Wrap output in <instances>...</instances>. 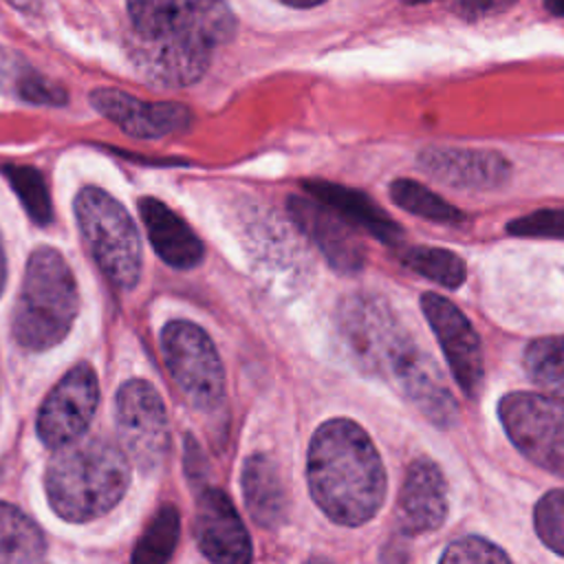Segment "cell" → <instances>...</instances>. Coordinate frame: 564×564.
Segmentation results:
<instances>
[{"label": "cell", "mask_w": 564, "mask_h": 564, "mask_svg": "<svg viewBox=\"0 0 564 564\" xmlns=\"http://www.w3.org/2000/svg\"><path fill=\"white\" fill-rule=\"evenodd\" d=\"M130 29L126 51L143 82L183 88L209 68L216 46L236 35L225 0H126Z\"/></svg>", "instance_id": "6da1fadb"}, {"label": "cell", "mask_w": 564, "mask_h": 564, "mask_svg": "<svg viewBox=\"0 0 564 564\" xmlns=\"http://www.w3.org/2000/svg\"><path fill=\"white\" fill-rule=\"evenodd\" d=\"M306 482L324 516L344 527L375 518L386 498L383 460L368 432L350 419H330L315 430Z\"/></svg>", "instance_id": "7a4b0ae2"}, {"label": "cell", "mask_w": 564, "mask_h": 564, "mask_svg": "<svg viewBox=\"0 0 564 564\" xmlns=\"http://www.w3.org/2000/svg\"><path fill=\"white\" fill-rule=\"evenodd\" d=\"M130 485L126 449L104 436H79L53 449L44 471L51 509L66 522H90L108 513Z\"/></svg>", "instance_id": "3957f363"}, {"label": "cell", "mask_w": 564, "mask_h": 564, "mask_svg": "<svg viewBox=\"0 0 564 564\" xmlns=\"http://www.w3.org/2000/svg\"><path fill=\"white\" fill-rule=\"evenodd\" d=\"M79 308L75 275L53 247H37L24 267L11 333L26 350H48L70 330Z\"/></svg>", "instance_id": "277c9868"}, {"label": "cell", "mask_w": 564, "mask_h": 564, "mask_svg": "<svg viewBox=\"0 0 564 564\" xmlns=\"http://www.w3.org/2000/svg\"><path fill=\"white\" fill-rule=\"evenodd\" d=\"M79 234L101 273L121 291L137 286L143 251L130 212L106 189L86 185L75 196Z\"/></svg>", "instance_id": "5b68a950"}, {"label": "cell", "mask_w": 564, "mask_h": 564, "mask_svg": "<svg viewBox=\"0 0 564 564\" xmlns=\"http://www.w3.org/2000/svg\"><path fill=\"white\" fill-rule=\"evenodd\" d=\"M161 350L167 370L198 410H214L225 397V370L212 337L194 322L172 319L161 330Z\"/></svg>", "instance_id": "8992f818"}, {"label": "cell", "mask_w": 564, "mask_h": 564, "mask_svg": "<svg viewBox=\"0 0 564 564\" xmlns=\"http://www.w3.org/2000/svg\"><path fill=\"white\" fill-rule=\"evenodd\" d=\"M337 328L355 364L370 375H388L410 339L390 304L372 293L346 295L337 308Z\"/></svg>", "instance_id": "52a82bcc"}, {"label": "cell", "mask_w": 564, "mask_h": 564, "mask_svg": "<svg viewBox=\"0 0 564 564\" xmlns=\"http://www.w3.org/2000/svg\"><path fill=\"white\" fill-rule=\"evenodd\" d=\"M511 443L538 467L564 476V405L549 394L509 392L498 403Z\"/></svg>", "instance_id": "ba28073f"}, {"label": "cell", "mask_w": 564, "mask_h": 564, "mask_svg": "<svg viewBox=\"0 0 564 564\" xmlns=\"http://www.w3.org/2000/svg\"><path fill=\"white\" fill-rule=\"evenodd\" d=\"M119 445L143 471L156 469L170 447V427L159 390L145 379L126 381L115 397Z\"/></svg>", "instance_id": "9c48e42d"}, {"label": "cell", "mask_w": 564, "mask_h": 564, "mask_svg": "<svg viewBox=\"0 0 564 564\" xmlns=\"http://www.w3.org/2000/svg\"><path fill=\"white\" fill-rule=\"evenodd\" d=\"M99 403V381L88 361L75 364L44 397L35 430L40 441L55 449L88 430Z\"/></svg>", "instance_id": "30bf717a"}, {"label": "cell", "mask_w": 564, "mask_h": 564, "mask_svg": "<svg viewBox=\"0 0 564 564\" xmlns=\"http://www.w3.org/2000/svg\"><path fill=\"white\" fill-rule=\"evenodd\" d=\"M421 308L443 348L445 361L458 381L460 390L474 399L482 386L485 357L482 344L469 319L447 297L438 293H423Z\"/></svg>", "instance_id": "8fae6325"}, {"label": "cell", "mask_w": 564, "mask_h": 564, "mask_svg": "<svg viewBox=\"0 0 564 564\" xmlns=\"http://www.w3.org/2000/svg\"><path fill=\"white\" fill-rule=\"evenodd\" d=\"M289 214L295 225L315 242L326 262L344 275H352L364 269L366 251L355 227L326 203L315 196H291Z\"/></svg>", "instance_id": "7c38bea8"}, {"label": "cell", "mask_w": 564, "mask_h": 564, "mask_svg": "<svg viewBox=\"0 0 564 564\" xmlns=\"http://www.w3.org/2000/svg\"><path fill=\"white\" fill-rule=\"evenodd\" d=\"M194 540L198 551L216 564H245L251 560V538L223 489L207 487L196 498Z\"/></svg>", "instance_id": "4fadbf2b"}, {"label": "cell", "mask_w": 564, "mask_h": 564, "mask_svg": "<svg viewBox=\"0 0 564 564\" xmlns=\"http://www.w3.org/2000/svg\"><path fill=\"white\" fill-rule=\"evenodd\" d=\"M403 394L438 427H452L458 419V403L445 386L434 359L410 337L394 357L388 372Z\"/></svg>", "instance_id": "5bb4252c"}, {"label": "cell", "mask_w": 564, "mask_h": 564, "mask_svg": "<svg viewBox=\"0 0 564 564\" xmlns=\"http://www.w3.org/2000/svg\"><path fill=\"white\" fill-rule=\"evenodd\" d=\"M93 108L137 139H159L185 130L192 121L187 106L176 101H141L119 88L90 93Z\"/></svg>", "instance_id": "9a60e30c"}, {"label": "cell", "mask_w": 564, "mask_h": 564, "mask_svg": "<svg viewBox=\"0 0 564 564\" xmlns=\"http://www.w3.org/2000/svg\"><path fill=\"white\" fill-rule=\"evenodd\" d=\"M447 518V482L430 458L410 463L399 500L397 522L405 535H421L438 529Z\"/></svg>", "instance_id": "2e32d148"}, {"label": "cell", "mask_w": 564, "mask_h": 564, "mask_svg": "<svg viewBox=\"0 0 564 564\" xmlns=\"http://www.w3.org/2000/svg\"><path fill=\"white\" fill-rule=\"evenodd\" d=\"M419 165L438 183L460 189H494L509 178V161L480 148H425Z\"/></svg>", "instance_id": "e0dca14e"}, {"label": "cell", "mask_w": 564, "mask_h": 564, "mask_svg": "<svg viewBox=\"0 0 564 564\" xmlns=\"http://www.w3.org/2000/svg\"><path fill=\"white\" fill-rule=\"evenodd\" d=\"M139 216L148 231L154 253L174 269H194L203 256L205 247L194 229L165 203L152 196L139 200Z\"/></svg>", "instance_id": "ac0fdd59"}, {"label": "cell", "mask_w": 564, "mask_h": 564, "mask_svg": "<svg viewBox=\"0 0 564 564\" xmlns=\"http://www.w3.org/2000/svg\"><path fill=\"white\" fill-rule=\"evenodd\" d=\"M304 189L317 200L333 207L337 214H341L355 229H364L366 234L386 245H397L403 236L401 227L359 189L328 181H306Z\"/></svg>", "instance_id": "d6986e66"}, {"label": "cell", "mask_w": 564, "mask_h": 564, "mask_svg": "<svg viewBox=\"0 0 564 564\" xmlns=\"http://www.w3.org/2000/svg\"><path fill=\"white\" fill-rule=\"evenodd\" d=\"M242 500L249 516L264 529H275L284 520L286 496L280 471L271 456L256 452L247 456L240 476Z\"/></svg>", "instance_id": "ffe728a7"}, {"label": "cell", "mask_w": 564, "mask_h": 564, "mask_svg": "<svg viewBox=\"0 0 564 564\" xmlns=\"http://www.w3.org/2000/svg\"><path fill=\"white\" fill-rule=\"evenodd\" d=\"M46 555L42 529L24 511L0 502V564L40 562Z\"/></svg>", "instance_id": "44dd1931"}, {"label": "cell", "mask_w": 564, "mask_h": 564, "mask_svg": "<svg viewBox=\"0 0 564 564\" xmlns=\"http://www.w3.org/2000/svg\"><path fill=\"white\" fill-rule=\"evenodd\" d=\"M522 366L540 390L564 401V335L533 339L524 348Z\"/></svg>", "instance_id": "7402d4cb"}, {"label": "cell", "mask_w": 564, "mask_h": 564, "mask_svg": "<svg viewBox=\"0 0 564 564\" xmlns=\"http://www.w3.org/2000/svg\"><path fill=\"white\" fill-rule=\"evenodd\" d=\"M181 535V516L174 505H163L148 522L130 560L134 564H163L174 555Z\"/></svg>", "instance_id": "603a6c76"}, {"label": "cell", "mask_w": 564, "mask_h": 564, "mask_svg": "<svg viewBox=\"0 0 564 564\" xmlns=\"http://www.w3.org/2000/svg\"><path fill=\"white\" fill-rule=\"evenodd\" d=\"M390 196L401 209H405L414 216H421L425 220H432V223L458 225L465 220V216L458 207L449 205L447 200L436 196L432 189H427L425 185L410 181V178L392 181Z\"/></svg>", "instance_id": "cb8c5ba5"}, {"label": "cell", "mask_w": 564, "mask_h": 564, "mask_svg": "<svg viewBox=\"0 0 564 564\" xmlns=\"http://www.w3.org/2000/svg\"><path fill=\"white\" fill-rule=\"evenodd\" d=\"M401 262L414 273L447 289L460 286L467 275L463 258L443 247H410L401 253Z\"/></svg>", "instance_id": "d4e9b609"}, {"label": "cell", "mask_w": 564, "mask_h": 564, "mask_svg": "<svg viewBox=\"0 0 564 564\" xmlns=\"http://www.w3.org/2000/svg\"><path fill=\"white\" fill-rule=\"evenodd\" d=\"M2 174L18 194L29 218L35 225H48L53 220V205L44 174L31 165H4Z\"/></svg>", "instance_id": "484cf974"}, {"label": "cell", "mask_w": 564, "mask_h": 564, "mask_svg": "<svg viewBox=\"0 0 564 564\" xmlns=\"http://www.w3.org/2000/svg\"><path fill=\"white\" fill-rule=\"evenodd\" d=\"M533 524L540 540L551 551L564 555V489H553L538 500Z\"/></svg>", "instance_id": "4316f807"}, {"label": "cell", "mask_w": 564, "mask_h": 564, "mask_svg": "<svg viewBox=\"0 0 564 564\" xmlns=\"http://www.w3.org/2000/svg\"><path fill=\"white\" fill-rule=\"evenodd\" d=\"M441 562L449 564H498V562H509V555L494 542L478 538V535H467L456 542H452L445 553L441 555Z\"/></svg>", "instance_id": "83f0119b"}, {"label": "cell", "mask_w": 564, "mask_h": 564, "mask_svg": "<svg viewBox=\"0 0 564 564\" xmlns=\"http://www.w3.org/2000/svg\"><path fill=\"white\" fill-rule=\"evenodd\" d=\"M13 90L20 99L37 106H62L66 101V90L62 86L29 66H22Z\"/></svg>", "instance_id": "f1b7e54d"}, {"label": "cell", "mask_w": 564, "mask_h": 564, "mask_svg": "<svg viewBox=\"0 0 564 564\" xmlns=\"http://www.w3.org/2000/svg\"><path fill=\"white\" fill-rule=\"evenodd\" d=\"M507 231L522 238H564V209H538L511 220Z\"/></svg>", "instance_id": "f546056e"}, {"label": "cell", "mask_w": 564, "mask_h": 564, "mask_svg": "<svg viewBox=\"0 0 564 564\" xmlns=\"http://www.w3.org/2000/svg\"><path fill=\"white\" fill-rule=\"evenodd\" d=\"M516 0H454V7L460 15L474 20V18H485L498 11H505L513 4Z\"/></svg>", "instance_id": "4dcf8cb0"}, {"label": "cell", "mask_w": 564, "mask_h": 564, "mask_svg": "<svg viewBox=\"0 0 564 564\" xmlns=\"http://www.w3.org/2000/svg\"><path fill=\"white\" fill-rule=\"evenodd\" d=\"M4 282H7V253H4V245H2V236H0V293L4 291Z\"/></svg>", "instance_id": "1f68e13d"}, {"label": "cell", "mask_w": 564, "mask_h": 564, "mask_svg": "<svg viewBox=\"0 0 564 564\" xmlns=\"http://www.w3.org/2000/svg\"><path fill=\"white\" fill-rule=\"evenodd\" d=\"M544 7L549 13L557 15V18H564V0H544Z\"/></svg>", "instance_id": "d6a6232c"}, {"label": "cell", "mask_w": 564, "mask_h": 564, "mask_svg": "<svg viewBox=\"0 0 564 564\" xmlns=\"http://www.w3.org/2000/svg\"><path fill=\"white\" fill-rule=\"evenodd\" d=\"M282 4H289V7H295V9H308V7H317L326 0H280Z\"/></svg>", "instance_id": "836d02e7"}, {"label": "cell", "mask_w": 564, "mask_h": 564, "mask_svg": "<svg viewBox=\"0 0 564 564\" xmlns=\"http://www.w3.org/2000/svg\"><path fill=\"white\" fill-rule=\"evenodd\" d=\"M13 7L22 9V11H33L37 7V0H9Z\"/></svg>", "instance_id": "e575fe53"}, {"label": "cell", "mask_w": 564, "mask_h": 564, "mask_svg": "<svg viewBox=\"0 0 564 564\" xmlns=\"http://www.w3.org/2000/svg\"><path fill=\"white\" fill-rule=\"evenodd\" d=\"M405 4H425V2H432V0H403Z\"/></svg>", "instance_id": "d590c367"}]
</instances>
